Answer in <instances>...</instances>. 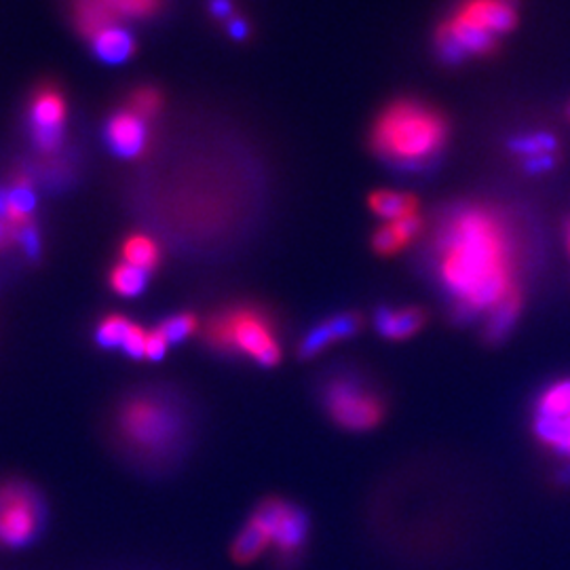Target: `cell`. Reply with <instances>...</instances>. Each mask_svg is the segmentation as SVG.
Masks as SVG:
<instances>
[{"mask_svg":"<svg viewBox=\"0 0 570 570\" xmlns=\"http://www.w3.org/2000/svg\"><path fill=\"white\" fill-rule=\"evenodd\" d=\"M558 159H560V154H541V156H534V159L522 161V165H524V172H527V174L541 176V174H549V172H554Z\"/></svg>","mask_w":570,"mask_h":570,"instance_id":"28","label":"cell"},{"mask_svg":"<svg viewBox=\"0 0 570 570\" xmlns=\"http://www.w3.org/2000/svg\"><path fill=\"white\" fill-rule=\"evenodd\" d=\"M570 415V379H560L545 387L534 404V417L562 418Z\"/></svg>","mask_w":570,"mask_h":570,"instance_id":"18","label":"cell"},{"mask_svg":"<svg viewBox=\"0 0 570 570\" xmlns=\"http://www.w3.org/2000/svg\"><path fill=\"white\" fill-rule=\"evenodd\" d=\"M569 118H570V104H569Z\"/></svg>","mask_w":570,"mask_h":570,"instance_id":"35","label":"cell"},{"mask_svg":"<svg viewBox=\"0 0 570 570\" xmlns=\"http://www.w3.org/2000/svg\"><path fill=\"white\" fill-rule=\"evenodd\" d=\"M368 205L382 223H393L420 214L417 197L402 190H377L368 197Z\"/></svg>","mask_w":570,"mask_h":570,"instance_id":"16","label":"cell"},{"mask_svg":"<svg viewBox=\"0 0 570 570\" xmlns=\"http://www.w3.org/2000/svg\"><path fill=\"white\" fill-rule=\"evenodd\" d=\"M364 315L357 311H342L315 324L299 344V357L303 362L315 359L339 342L351 341L364 330Z\"/></svg>","mask_w":570,"mask_h":570,"instance_id":"9","label":"cell"},{"mask_svg":"<svg viewBox=\"0 0 570 570\" xmlns=\"http://www.w3.org/2000/svg\"><path fill=\"white\" fill-rule=\"evenodd\" d=\"M163 0H75V22L85 37H98L121 20L152 17Z\"/></svg>","mask_w":570,"mask_h":570,"instance_id":"8","label":"cell"},{"mask_svg":"<svg viewBox=\"0 0 570 570\" xmlns=\"http://www.w3.org/2000/svg\"><path fill=\"white\" fill-rule=\"evenodd\" d=\"M136 328V321L123 317V315H106L98 328H96V344L104 351H123V346L129 341L131 332Z\"/></svg>","mask_w":570,"mask_h":570,"instance_id":"20","label":"cell"},{"mask_svg":"<svg viewBox=\"0 0 570 570\" xmlns=\"http://www.w3.org/2000/svg\"><path fill=\"white\" fill-rule=\"evenodd\" d=\"M228 33H230V37L239 38V40H241V38H245L250 35V26H248V22L235 17V20L228 22Z\"/></svg>","mask_w":570,"mask_h":570,"instance_id":"30","label":"cell"},{"mask_svg":"<svg viewBox=\"0 0 570 570\" xmlns=\"http://www.w3.org/2000/svg\"><path fill=\"white\" fill-rule=\"evenodd\" d=\"M509 151L522 161L534 159L541 154H560L558 152V138L547 131H527L509 140Z\"/></svg>","mask_w":570,"mask_h":570,"instance_id":"21","label":"cell"},{"mask_svg":"<svg viewBox=\"0 0 570 570\" xmlns=\"http://www.w3.org/2000/svg\"><path fill=\"white\" fill-rule=\"evenodd\" d=\"M123 258H125L127 265L151 273L159 265V261H161V252H159V248H156V243L152 241L151 237L134 235L123 245Z\"/></svg>","mask_w":570,"mask_h":570,"instance_id":"23","label":"cell"},{"mask_svg":"<svg viewBox=\"0 0 570 570\" xmlns=\"http://www.w3.org/2000/svg\"><path fill=\"white\" fill-rule=\"evenodd\" d=\"M15 237V228L11 227L9 223H2L0 220V248L9 241V239H13Z\"/></svg>","mask_w":570,"mask_h":570,"instance_id":"32","label":"cell"},{"mask_svg":"<svg viewBox=\"0 0 570 570\" xmlns=\"http://www.w3.org/2000/svg\"><path fill=\"white\" fill-rule=\"evenodd\" d=\"M567 245H569V252H570V220H569V225H567Z\"/></svg>","mask_w":570,"mask_h":570,"instance_id":"34","label":"cell"},{"mask_svg":"<svg viewBox=\"0 0 570 570\" xmlns=\"http://www.w3.org/2000/svg\"><path fill=\"white\" fill-rule=\"evenodd\" d=\"M522 308H524V294L511 296L509 301L498 304L493 313H489L484 317V328H482L484 342L501 344V342L507 341L520 321Z\"/></svg>","mask_w":570,"mask_h":570,"instance_id":"15","label":"cell"},{"mask_svg":"<svg viewBox=\"0 0 570 570\" xmlns=\"http://www.w3.org/2000/svg\"><path fill=\"white\" fill-rule=\"evenodd\" d=\"M268 545H270V543H268L265 532L261 531L258 527H254V524L248 520L245 527L237 532V536H235V541H232L230 556H232V560L239 562V565H252V562H256V560L265 554Z\"/></svg>","mask_w":570,"mask_h":570,"instance_id":"19","label":"cell"},{"mask_svg":"<svg viewBox=\"0 0 570 570\" xmlns=\"http://www.w3.org/2000/svg\"><path fill=\"white\" fill-rule=\"evenodd\" d=\"M118 442L136 456L163 463L182 453L187 418L182 408L161 391H140L125 397L114 415Z\"/></svg>","mask_w":570,"mask_h":570,"instance_id":"4","label":"cell"},{"mask_svg":"<svg viewBox=\"0 0 570 570\" xmlns=\"http://www.w3.org/2000/svg\"><path fill=\"white\" fill-rule=\"evenodd\" d=\"M205 342L225 357L250 359L261 368L281 362V344L275 321L265 308L239 304L216 313L203 328Z\"/></svg>","mask_w":570,"mask_h":570,"instance_id":"5","label":"cell"},{"mask_svg":"<svg viewBox=\"0 0 570 570\" xmlns=\"http://www.w3.org/2000/svg\"><path fill=\"white\" fill-rule=\"evenodd\" d=\"M9 192V216L7 223L13 228L24 227L30 223V214L35 210V192L26 178L17 180Z\"/></svg>","mask_w":570,"mask_h":570,"instance_id":"22","label":"cell"},{"mask_svg":"<svg viewBox=\"0 0 570 570\" xmlns=\"http://www.w3.org/2000/svg\"><path fill=\"white\" fill-rule=\"evenodd\" d=\"M427 326L422 306H380L375 313V328L384 341L404 342L415 339Z\"/></svg>","mask_w":570,"mask_h":570,"instance_id":"12","label":"cell"},{"mask_svg":"<svg viewBox=\"0 0 570 570\" xmlns=\"http://www.w3.org/2000/svg\"><path fill=\"white\" fill-rule=\"evenodd\" d=\"M147 138L149 129L144 118L131 111L116 114L109 123V142L113 151L121 156H138L147 147Z\"/></svg>","mask_w":570,"mask_h":570,"instance_id":"13","label":"cell"},{"mask_svg":"<svg viewBox=\"0 0 570 570\" xmlns=\"http://www.w3.org/2000/svg\"><path fill=\"white\" fill-rule=\"evenodd\" d=\"M93 49L100 60L109 64H121L134 55L136 42L127 30L113 26V28L102 30L98 37H93Z\"/></svg>","mask_w":570,"mask_h":570,"instance_id":"17","label":"cell"},{"mask_svg":"<svg viewBox=\"0 0 570 570\" xmlns=\"http://www.w3.org/2000/svg\"><path fill=\"white\" fill-rule=\"evenodd\" d=\"M169 346H172V344H169V341L165 339V334H163L159 328L149 330V339H147V359H149V362L163 359V357L167 355Z\"/></svg>","mask_w":570,"mask_h":570,"instance_id":"27","label":"cell"},{"mask_svg":"<svg viewBox=\"0 0 570 570\" xmlns=\"http://www.w3.org/2000/svg\"><path fill=\"white\" fill-rule=\"evenodd\" d=\"M520 24V0H458L435 28V53L448 66L489 58Z\"/></svg>","mask_w":570,"mask_h":570,"instance_id":"3","label":"cell"},{"mask_svg":"<svg viewBox=\"0 0 570 570\" xmlns=\"http://www.w3.org/2000/svg\"><path fill=\"white\" fill-rule=\"evenodd\" d=\"M15 241L22 243V248L26 250V254L30 258H37L40 252V243H38L37 228L33 227L30 223L24 227L15 228Z\"/></svg>","mask_w":570,"mask_h":570,"instance_id":"29","label":"cell"},{"mask_svg":"<svg viewBox=\"0 0 570 570\" xmlns=\"http://www.w3.org/2000/svg\"><path fill=\"white\" fill-rule=\"evenodd\" d=\"M451 142V123L438 106L402 98L389 104L375 121L370 144L387 163L404 169H422L435 163Z\"/></svg>","mask_w":570,"mask_h":570,"instance_id":"2","label":"cell"},{"mask_svg":"<svg viewBox=\"0 0 570 570\" xmlns=\"http://www.w3.org/2000/svg\"><path fill=\"white\" fill-rule=\"evenodd\" d=\"M210 9L216 17H228L232 11V4H230V0H212Z\"/></svg>","mask_w":570,"mask_h":570,"instance_id":"31","label":"cell"},{"mask_svg":"<svg viewBox=\"0 0 570 570\" xmlns=\"http://www.w3.org/2000/svg\"><path fill=\"white\" fill-rule=\"evenodd\" d=\"M520 265L518 228L501 207L473 201L455 205L435 228L433 268L456 324H471L524 294Z\"/></svg>","mask_w":570,"mask_h":570,"instance_id":"1","label":"cell"},{"mask_svg":"<svg viewBox=\"0 0 570 570\" xmlns=\"http://www.w3.org/2000/svg\"><path fill=\"white\" fill-rule=\"evenodd\" d=\"M420 230H422L420 214L410 216V218H402V220H393V223H384L372 235V250L382 258L397 256L417 239Z\"/></svg>","mask_w":570,"mask_h":570,"instance_id":"14","label":"cell"},{"mask_svg":"<svg viewBox=\"0 0 570 570\" xmlns=\"http://www.w3.org/2000/svg\"><path fill=\"white\" fill-rule=\"evenodd\" d=\"M159 330L165 334L169 344H178V342L190 339L199 330V321L192 313H178V315H172L169 319H165L159 326Z\"/></svg>","mask_w":570,"mask_h":570,"instance_id":"25","label":"cell"},{"mask_svg":"<svg viewBox=\"0 0 570 570\" xmlns=\"http://www.w3.org/2000/svg\"><path fill=\"white\" fill-rule=\"evenodd\" d=\"M66 116V104L58 89L42 87L33 102L35 140L42 151H53L62 142V123Z\"/></svg>","mask_w":570,"mask_h":570,"instance_id":"11","label":"cell"},{"mask_svg":"<svg viewBox=\"0 0 570 570\" xmlns=\"http://www.w3.org/2000/svg\"><path fill=\"white\" fill-rule=\"evenodd\" d=\"M311 536V518L296 503L288 501L286 509L270 534V545L275 547V560L281 569L296 565L303 556L304 547Z\"/></svg>","mask_w":570,"mask_h":570,"instance_id":"10","label":"cell"},{"mask_svg":"<svg viewBox=\"0 0 570 570\" xmlns=\"http://www.w3.org/2000/svg\"><path fill=\"white\" fill-rule=\"evenodd\" d=\"M149 283V273L142 270V268H136V266L116 265L111 273V288L118 296H125V299H134V296H140L144 292Z\"/></svg>","mask_w":570,"mask_h":570,"instance_id":"24","label":"cell"},{"mask_svg":"<svg viewBox=\"0 0 570 570\" xmlns=\"http://www.w3.org/2000/svg\"><path fill=\"white\" fill-rule=\"evenodd\" d=\"M319 404L337 427L351 433L377 429L387 415L379 387L355 370H337L321 380Z\"/></svg>","mask_w":570,"mask_h":570,"instance_id":"6","label":"cell"},{"mask_svg":"<svg viewBox=\"0 0 570 570\" xmlns=\"http://www.w3.org/2000/svg\"><path fill=\"white\" fill-rule=\"evenodd\" d=\"M45 524V498L28 480L0 482V547L20 549L35 543Z\"/></svg>","mask_w":570,"mask_h":570,"instance_id":"7","label":"cell"},{"mask_svg":"<svg viewBox=\"0 0 570 570\" xmlns=\"http://www.w3.org/2000/svg\"><path fill=\"white\" fill-rule=\"evenodd\" d=\"M9 216V192L0 189V220H7Z\"/></svg>","mask_w":570,"mask_h":570,"instance_id":"33","label":"cell"},{"mask_svg":"<svg viewBox=\"0 0 570 570\" xmlns=\"http://www.w3.org/2000/svg\"><path fill=\"white\" fill-rule=\"evenodd\" d=\"M159 109H161V93L152 87L138 89L129 100V111L138 114L140 118H149L152 114L159 113Z\"/></svg>","mask_w":570,"mask_h":570,"instance_id":"26","label":"cell"}]
</instances>
